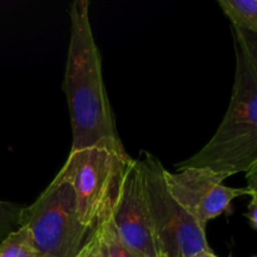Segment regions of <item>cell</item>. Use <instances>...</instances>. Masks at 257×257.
I'll use <instances>...</instances> for the list:
<instances>
[{
  "instance_id": "cell-1",
  "label": "cell",
  "mask_w": 257,
  "mask_h": 257,
  "mask_svg": "<svg viewBox=\"0 0 257 257\" xmlns=\"http://www.w3.org/2000/svg\"><path fill=\"white\" fill-rule=\"evenodd\" d=\"M89 2L70 4V38L63 90L73 131L72 150L107 147L127 155L122 145L104 85L102 58L89 19Z\"/></svg>"
},
{
  "instance_id": "cell-2",
  "label": "cell",
  "mask_w": 257,
  "mask_h": 257,
  "mask_svg": "<svg viewBox=\"0 0 257 257\" xmlns=\"http://www.w3.org/2000/svg\"><path fill=\"white\" fill-rule=\"evenodd\" d=\"M235 52V82L225 117L205 147L177 170L208 168L228 178L257 165V69L237 39Z\"/></svg>"
},
{
  "instance_id": "cell-3",
  "label": "cell",
  "mask_w": 257,
  "mask_h": 257,
  "mask_svg": "<svg viewBox=\"0 0 257 257\" xmlns=\"http://www.w3.org/2000/svg\"><path fill=\"white\" fill-rule=\"evenodd\" d=\"M20 227L29 231L43 257H75L94 231L82 225L72 186L58 176L33 205L23 208Z\"/></svg>"
},
{
  "instance_id": "cell-4",
  "label": "cell",
  "mask_w": 257,
  "mask_h": 257,
  "mask_svg": "<svg viewBox=\"0 0 257 257\" xmlns=\"http://www.w3.org/2000/svg\"><path fill=\"white\" fill-rule=\"evenodd\" d=\"M128 155H120L107 147H88L70 151L58 177L73 188L80 222L94 230L110 210L118 181Z\"/></svg>"
},
{
  "instance_id": "cell-5",
  "label": "cell",
  "mask_w": 257,
  "mask_h": 257,
  "mask_svg": "<svg viewBox=\"0 0 257 257\" xmlns=\"http://www.w3.org/2000/svg\"><path fill=\"white\" fill-rule=\"evenodd\" d=\"M145 187L160 257H192L211 251L203 228L168 191L166 168L158 158L146 155L142 161Z\"/></svg>"
},
{
  "instance_id": "cell-6",
  "label": "cell",
  "mask_w": 257,
  "mask_h": 257,
  "mask_svg": "<svg viewBox=\"0 0 257 257\" xmlns=\"http://www.w3.org/2000/svg\"><path fill=\"white\" fill-rule=\"evenodd\" d=\"M113 223L123 242L140 257H160L143 177L142 160L125 163L110 206Z\"/></svg>"
},
{
  "instance_id": "cell-7",
  "label": "cell",
  "mask_w": 257,
  "mask_h": 257,
  "mask_svg": "<svg viewBox=\"0 0 257 257\" xmlns=\"http://www.w3.org/2000/svg\"><path fill=\"white\" fill-rule=\"evenodd\" d=\"M165 180L173 198L203 228L208 221L230 211L235 198L250 195L247 187L225 186L226 177L208 168H180L175 173L166 170Z\"/></svg>"
},
{
  "instance_id": "cell-8",
  "label": "cell",
  "mask_w": 257,
  "mask_h": 257,
  "mask_svg": "<svg viewBox=\"0 0 257 257\" xmlns=\"http://www.w3.org/2000/svg\"><path fill=\"white\" fill-rule=\"evenodd\" d=\"M232 27L257 33V0H218Z\"/></svg>"
},
{
  "instance_id": "cell-9",
  "label": "cell",
  "mask_w": 257,
  "mask_h": 257,
  "mask_svg": "<svg viewBox=\"0 0 257 257\" xmlns=\"http://www.w3.org/2000/svg\"><path fill=\"white\" fill-rule=\"evenodd\" d=\"M94 231L97 232L100 242L104 246L108 257H140L122 241L114 223H113L110 210L98 223Z\"/></svg>"
},
{
  "instance_id": "cell-10",
  "label": "cell",
  "mask_w": 257,
  "mask_h": 257,
  "mask_svg": "<svg viewBox=\"0 0 257 257\" xmlns=\"http://www.w3.org/2000/svg\"><path fill=\"white\" fill-rule=\"evenodd\" d=\"M0 257H43L35 248L32 235L19 227L0 242Z\"/></svg>"
},
{
  "instance_id": "cell-11",
  "label": "cell",
  "mask_w": 257,
  "mask_h": 257,
  "mask_svg": "<svg viewBox=\"0 0 257 257\" xmlns=\"http://www.w3.org/2000/svg\"><path fill=\"white\" fill-rule=\"evenodd\" d=\"M24 206L0 200V242L20 227V215Z\"/></svg>"
},
{
  "instance_id": "cell-12",
  "label": "cell",
  "mask_w": 257,
  "mask_h": 257,
  "mask_svg": "<svg viewBox=\"0 0 257 257\" xmlns=\"http://www.w3.org/2000/svg\"><path fill=\"white\" fill-rule=\"evenodd\" d=\"M232 34L233 38L237 39L243 45L248 57L251 58V60H252L257 69V33L232 27Z\"/></svg>"
},
{
  "instance_id": "cell-13",
  "label": "cell",
  "mask_w": 257,
  "mask_h": 257,
  "mask_svg": "<svg viewBox=\"0 0 257 257\" xmlns=\"http://www.w3.org/2000/svg\"><path fill=\"white\" fill-rule=\"evenodd\" d=\"M75 257H97V236H95L94 231L87 243L83 246L82 250Z\"/></svg>"
},
{
  "instance_id": "cell-14",
  "label": "cell",
  "mask_w": 257,
  "mask_h": 257,
  "mask_svg": "<svg viewBox=\"0 0 257 257\" xmlns=\"http://www.w3.org/2000/svg\"><path fill=\"white\" fill-rule=\"evenodd\" d=\"M246 181H247V190L250 192L251 198L257 200V165L245 173Z\"/></svg>"
},
{
  "instance_id": "cell-15",
  "label": "cell",
  "mask_w": 257,
  "mask_h": 257,
  "mask_svg": "<svg viewBox=\"0 0 257 257\" xmlns=\"http://www.w3.org/2000/svg\"><path fill=\"white\" fill-rule=\"evenodd\" d=\"M245 217L247 218L250 225L257 231V200L251 198L250 203H248L247 212L245 213Z\"/></svg>"
},
{
  "instance_id": "cell-16",
  "label": "cell",
  "mask_w": 257,
  "mask_h": 257,
  "mask_svg": "<svg viewBox=\"0 0 257 257\" xmlns=\"http://www.w3.org/2000/svg\"><path fill=\"white\" fill-rule=\"evenodd\" d=\"M94 233H95V236H97V257H108L107 252H105L104 246H103V243L100 242L99 237H98V235L95 231H94Z\"/></svg>"
},
{
  "instance_id": "cell-17",
  "label": "cell",
  "mask_w": 257,
  "mask_h": 257,
  "mask_svg": "<svg viewBox=\"0 0 257 257\" xmlns=\"http://www.w3.org/2000/svg\"><path fill=\"white\" fill-rule=\"evenodd\" d=\"M213 256V251H202V252L200 253H196V255H193L192 257H212Z\"/></svg>"
},
{
  "instance_id": "cell-18",
  "label": "cell",
  "mask_w": 257,
  "mask_h": 257,
  "mask_svg": "<svg viewBox=\"0 0 257 257\" xmlns=\"http://www.w3.org/2000/svg\"><path fill=\"white\" fill-rule=\"evenodd\" d=\"M212 257H218V256H216V255H215V253H213V256H212Z\"/></svg>"
},
{
  "instance_id": "cell-19",
  "label": "cell",
  "mask_w": 257,
  "mask_h": 257,
  "mask_svg": "<svg viewBox=\"0 0 257 257\" xmlns=\"http://www.w3.org/2000/svg\"><path fill=\"white\" fill-rule=\"evenodd\" d=\"M253 257H257V256H253Z\"/></svg>"
}]
</instances>
